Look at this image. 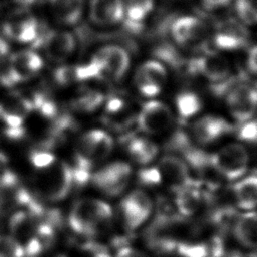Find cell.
<instances>
[{"label": "cell", "mask_w": 257, "mask_h": 257, "mask_svg": "<svg viewBox=\"0 0 257 257\" xmlns=\"http://www.w3.org/2000/svg\"><path fill=\"white\" fill-rule=\"evenodd\" d=\"M236 240L244 247L257 250V212L249 211L240 215L233 228Z\"/></svg>", "instance_id": "obj_23"}, {"label": "cell", "mask_w": 257, "mask_h": 257, "mask_svg": "<svg viewBox=\"0 0 257 257\" xmlns=\"http://www.w3.org/2000/svg\"><path fill=\"white\" fill-rule=\"evenodd\" d=\"M250 31L246 24L238 18L227 17L216 23L213 41L222 50H239L246 47L250 41Z\"/></svg>", "instance_id": "obj_11"}, {"label": "cell", "mask_w": 257, "mask_h": 257, "mask_svg": "<svg viewBox=\"0 0 257 257\" xmlns=\"http://www.w3.org/2000/svg\"><path fill=\"white\" fill-rule=\"evenodd\" d=\"M81 254L82 257H111L106 248L97 243H87L83 245Z\"/></svg>", "instance_id": "obj_34"}, {"label": "cell", "mask_w": 257, "mask_h": 257, "mask_svg": "<svg viewBox=\"0 0 257 257\" xmlns=\"http://www.w3.org/2000/svg\"><path fill=\"white\" fill-rule=\"evenodd\" d=\"M112 216V210L108 204L98 199L85 198L78 200L72 206L68 223L77 234L91 236L97 233Z\"/></svg>", "instance_id": "obj_1"}, {"label": "cell", "mask_w": 257, "mask_h": 257, "mask_svg": "<svg viewBox=\"0 0 257 257\" xmlns=\"http://www.w3.org/2000/svg\"><path fill=\"white\" fill-rule=\"evenodd\" d=\"M124 4L122 0H91L89 18L97 26H112L123 20Z\"/></svg>", "instance_id": "obj_19"}, {"label": "cell", "mask_w": 257, "mask_h": 257, "mask_svg": "<svg viewBox=\"0 0 257 257\" xmlns=\"http://www.w3.org/2000/svg\"><path fill=\"white\" fill-rule=\"evenodd\" d=\"M157 169L162 181H166L174 191H177L192 180L186 162L178 156L168 155L163 157Z\"/></svg>", "instance_id": "obj_18"}, {"label": "cell", "mask_w": 257, "mask_h": 257, "mask_svg": "<svg viewBox=\"0 0 257 257\" xmlns=\"http://www.w3.org/2000/svg\"><path fill=\"white\" fill-rule=\"evenodd\" d=\"M176 192V204L179 212L186 217L195 215L204 203V193L199 184L191 180Z\"/></svg>", "instance_id": "obj_21"}, {"label": "cell", "mask_w": 257, "mask_h": 257, "mask_svg": "<svg viewBox=\"0 0 257 257\" xmlns=\"http://www.w3.org/2000/svg\"><path fill=\"white\" fill-rule=\"evenodd\" d=\"M210 157L217 175L226 180H239L248 170L249 154L241 144H228Z\"/></svg>", "instance_id": "obj_3"}, {"label": "cell", "mask_w": 257, "mask_h": 257, "mask_svg": "<svg viewBox=\"0 0 257 257\" xmlns=\"http://www.w3.org/2000/svg\"><path fill=\"white\" fill-rule=\"evenodd\" d=\"M56 19L66 25L77 23L82 15L84 0H48Z\"/></svg>", "instance_id": "obj_25"}, {"label": "cell", "mask_w": 257, "mask_h": 257, "mask_svg": "<svg viewBox=\"0 0 257 257\" xmlns=\"http://www.w3.org/2000/svg\"><path fill=\"white\" fill-rule=\"evenodd\" d=\"M18 179L9 166L7 157L0 152V189H13Z\"/></svg>", "instance_id": "obj_31"}, {"label": "cell", "mask_w": 257, "mask_h": 257, "mask_svg": "<svg viewBox=\"0 0 257 257\" xmlns=\"http://www.w3.org/2000/svg\"><path fill=\"white\" fill-rule=\"evenodd\" d=\"M232 125L219 115L207 114L197 118L191 127V134L195 142L202 146L214 144L230 134Z\"/></svg>", "instance_id": "obj_17"}, {"label": "cell", "mask_w": 257, "mask_h": 257, "mask_svg": "<svg viewBox=\"0 0 257 257\" xmlns=\"http://www.w3.org/2000/svg\"><path fill=\"white\" fill-rule=\"evenodd\" d=\"M1 207H2V200L0 198V211H1Z\"/></svg>", "instance_id": "obj_40"}, {"label": "cell", "mask_w": 257, "mask_h": 257, "mask_svg": "<svg viewBox=\"0 0 257 257\" xmlns=\"http://www.w3.org/2000/svg\"><path fill=\"white\" fill-rule=\"evenodd\" d=\"M113 149L112 138L104 131L92 130L85 133L77 144L75 165L91 170L108 157Z\"/></svg>", "instance_id": "obj_4"}, {"label": "cell", "mask_w": 257, "mask_h": 257, "mask_svg": "<svg viewBox=\"0 0 257 257\" xmlns=\"http://www.w3.org/2000/svg\"><path fill=\"white\" fill-rule=\"evenodd\" d=\"M153 203L150 196L141 190L130 193L120 203V212L125 227L136 230L150 217Z\"/></svg>", "instance_id": "obj_15"}, {"label": "cell", "mask_w": 257, "mask_h": 257, "mask_svg": "<svg viewBox=\"0 0 257 257\" xmlns=\"http://www.w3.org/2000/svg\"><path fill=\"white\" fill-rule=\"evenodd\" d=\"M231 0H203L204 10L207 12H214L226 8Z\"/></svg>", "instance_id": "obj_36"}, {"label": "cell", "mask_w": 257, "mask_h": 257, "mask_svg": "<svg viewBox=\"0 0 257 257\" xmlns=\"http://www.w3.org/2000/svg\"><path fill=\"white\" fill-rule=\"evenodd\" d=\"M167 69L158 60H148L139 66L135 75V83L139 91L146 97H155L167 82Z\"/></svg>", "instance_id": "obj_14"}, {"label": "cell", "mask_w": 257, "mask_h": 257, "mask_svg": "<svg viewBox=\"0 0 257 257\" xmlns=\"http://www.w3.org/2000/svg\"><path fill=\"white\" fill-rule=\"evenodd\" d=\"M32 45L35 48H42L49 60L62 62L74 52L76 40L69 31L52 30L41 26Z\"/></svg>", "instance_id": "obj_7"}, {"label": "cell", "mask_w": 257, "mask_h": 257, "mask_svg": "<svg viewBox=\"0 0 257 257\" xmlns=\"http://www.w3.org/2000/svg\"><path fill=\"white\" fill-rule=\"evenodd\" d=\"M43 66V60L35 51L20 50L13 53L1 66L0 80L4 85L27 80Z\"/></svg>", "instance_id": "obj_5"}, {"label": "cell", "mask_w": 257, "mask_h": 257, "mask_svg": "<svg viewBox=\"0 0 257 257\" xmlns=\"http://www.w3.org/2000/svg\"><path fill=\"white\" fill-rule=\"evenodd\" d=\"M0 257H25L22 246L11 236H0Z\"/></svg>", "instance_id": "obj_32"}, {"label": "cell", "mask_w": 257, "mask_h": 257, "mask_svg": "<svg viewBox=\"0 0 257 257\" xmlns=\"http://www.w3.org/2000/svg\"><path fill=\"white\" fill-rule=\"evenodd\" d=\"M55 257H65V256H63V255H58V256H55Z\"/></svg>", "instance_id": "obj_41"}, {"label": "cell", "mask_w": 257, "mask_h": 257, "mask_svg": "<svg viewBox=\"0 0 257 257\" xmlns=\"http://www.w3.org/2000/svg\"><path fill=\"white\" fill-rule=\"evenodd\" d=\"M31 164L38 170H43L50 167L56 162L54 155L48 151V148L42 147L31 151L29 155Z\"/></svg>", "instance_id": "obj_30"}, {"label": "cell", "mask_w": 257, "mask_h": 257, "mask_svg": "<svg viewBox=\"0 0 257 257\" xmlns=\"http://www.w3.org/2000/svg\"><path fill=\"white\" fill-rule=\"evenodd\" d=\"M41 25L37 19L25 10L12 13L3 23V34L17 42L33 43L37 38Z\"/></svg>", "instance_id": "obj_16"}, {"label": "cell", "mask_w": 257, "mask_h": 257, "mask_svg": "<svg viewBox=\"0 0 257 257\" xmlns=\"http://www.w3.org/2000/svg\"><path fill=\"white\" fill-rule=\"evenodd\" d=\"M189 69L212 82L225 81L231 74V63L223 55L205 51L189 63Z\"/></svg>", "instance_id": "obj_13"}, {"label": "cell", "mask_w": 257, "mask_h": 257, "mask_svg": "<svg viewBox=\"0 0 257 257\" xmlns=\"http://www.w3.org/2000/svg\"><path fill=\"white\" fill-rule=\"evenodd\" d=\"M176 105L179 114L184 118H189L199 112L202 103L201 99L196 93L185 91L177 96Z\"/></svg>", "instance_id": "obj_27"}, {"label": "cell", "mask_w": 257, "mask_h": 257, "mask_svg": "<svg viewBox=\"0 0 257 257\" xmlns=\"http://www.w3.org/2000/svg\"><path fill=\"white\" fill-rule=\"evenodd\" d=\"M103 101V96L100 92L88 90L81 93L73 100V106L80 111H93L98 108Z\"/></svg>", "instance_id": "obj_28"}, {"label": "cell", "mask_w": 257, "mask_h": 257, "mask_svg": "<svg viewBox=\"0 0 257 257\" xmlns=\"http://www.w3.org/2000/svg\"><path fill=\"white\" fill-rule=\"evenodd\" d=\"M14 1L21 6H29L34 2H36V0H14Z\"/></svg>", "instance_id": "obj_39"}, {"label": "cell", "mask_w": 257, "mask_h": 257, "mask_svg": "<svg viewBox=\"0 0 257 257\" xmlns=\"http://www.w3.org/2000/svg\"><path fill=\"white\" fill-rule=\"evenodd\" d=\"M131 178V166L124 162H114L95 172L90 180L102 193L114 197L126 189Z\"/></svg>", "instance_id": "obj_10"}, {"label": "cell", "mask_w": 257, "mask_h": 257, "mask_svg": "<svg viewBox=\"0 0 257 257\" xmlns=\"http://www.w3.org/2000/svg\"><path fill=\"white\" fill-rule=\"evenodd\" d=\"M54 79L60 85H68L78 81L77 65H64L54 71Z\"/></svg>", "instance_id": "obj_33"}, {"label": "cell", "mask_w": 257, "mask_h": 257, "mask_svg": "<svg viewBox=\"0 0 257 257\" xmlns=\"http://www.w3.org/2000/svg\"><path fill=\"white\" fill-rule=\"evenodd\" d=\"M139 179L143 184H146V185H156L162 182V179L157 167L149 168L141 171L139 174Z\"/></svg>", "instance_id": "obj_35"}, {"label": "cell", "mask_w": 257, "mask_h": 257, "mask_svg": "<svg viewBox=\"0 0 257 257\" xmlns=\"http://www.w3.org/2000/svg\"><path fill=\"white\" fill-rule=\"evenodd\" d=\"M98 65L101 77L111 80H119L126 73L130 67V55L127 51L115 44L105 45L98 49L92 56Z\"/></svg>", "instance_id": "obj_12"}, {"label": "cell", "mask_w": 257, "mask_h": 257, "mask_svg": "<svg viewBox=\"0 0 257 257\" xmlns=\"http://www.w3.org/2000/svg\"><path fill=\"white\" fill-rule=\"evenodd\" d=\"M39 221L28 211L14 213L9 222L11 237L24 248L26 244L36 235Z\"/></svg>", "instance_id": "obj_22"}, {"label": "cell", "mask_w": 257, "mask_h": 257, "mask_svg": "<svg viewBox=\"0 0 257 257\" xmlns=\"http://www.w3.org/2000/svg\"><path fill=\"white\" fill-rule=\"evenodd\" d=\"M133 160L141 165H148L155 160L159 153V147L147 138H135L127 146Z\"/></svg>", "instance_id": "obj_26"}, {"label": "cell", "mask_w": 257, "mask_h": 257, "mask_svg": "<svg viewBox=\"0 0 257 257\" xmlns=\"http://www.w3.org/2000/svg\"><path fill=\"white\" fill-rule=\"evenodd\" d=\"M246 63H247L248 69L252 73L257 74V45H254L249 49Z\"/></svg>", "instance_id": "obj_37"}, {"label": "cell", "mask_w": 257, "mask_h": 257, "mask_svg": "<svg viewBox=\"0 0 257 257\" xmlns=\"http://www.w3.org/2000/svg\"><path fill=\"white\" fill-rule=\"evenodd\" d=\"M173 39L177 44L189 49H203L209 38V28L201 18L186 15L170 24Z\"/></svg>", "instance_id": "obj_6"}, {"label": "cell", "mask_w": 257, "mask_h": 257, "mask_svg": "<svg viewBox=\"0 0 257 257\" xmlns=\"http://www.w3.org/2000/svg\"><path fill=\"white\" fill-rule=\"evenodd\" d=\"M123 24L125 29L137 34L143 30L144 22L154 8V0H125Z\"/></svg>", "instance_id": "obj_20"}, {"label": "cell", "mask_w": 257, "mask_h": 257, "mask_svg": "<svg viewBox=\"0 0 257 257\" xmlns=\"http://www.w3.org/2000/svg\"><path fill=\"white\" fill-rule=\"evenodd\" d=\"M114 257H148L142 251L132 248V247H124L118 250Z\"/></svg>", "instance_id": "obj_38"}, {"label": "cell", "mask_w": 257, "mask_h": 257, "mask_svg": "<svg viewBox=\"0 0 257 257\" xmlns=\"http://www.w3.org/2000/svg\"><path fill=\"white\" fill-rule=\"evenodd\" d=\"M235 10L244 24H257V0H235Z\"/></svg>", "instance_id": "obj_29"}, {"label": "cell", "mask_w": 257, "mask_h": 257, "mask_svg": "<svg viewBox=\"0 0 257 257\" xmlns=\"http://www.w3.org/2000/svg\"><path fill=\"white\" fill-rule=\"evenodd\" d=\"M137 123L140 130L148 135H162L173 126L174 113L163 101L151 99L143 104L137 116Z\"/></svg>", "instance_id": "obj_9"}, {"label": "cell", "mask_w": 257, "mask_h": 257, "mask_svg": "<svg viewBox=\"0 0 257 257\" xmlns=\"http://www.w3.org/2000/svg\"><path fill=\"white\" fill-rule=\"evenodd\" d=\"M35 180L37 192L51 202L63 200L73 185L71 167L64 162H55L50 167L40 170Z\"/></svg>", "instance_id": "obj_2"}, {"label": "cell", "mask_w": 257, "mask_h": 257, "mask_svg": "<svg viewBox=\"0 0 257 257\" xmlns=\"http://www.w3.org/2000/svg\"><path fill=\"white\" fill-rule=\"evenodd\" d=\"M233 196L239 208L252 211L257 208V175L239 179L233 186Z\"/></svg>", "instance_id": "obj_24"}, {"label": "cell", "mask_w": 257, "mask_h": 257, "mask_svg": "<svg viewBox=\"0 0 257 257\" xmlns=\"http://www.w3.org/2000/svg\"><path fill=\"white\" fill-rule=\"evenodd\" d=\"M226 103L238 122H247L257 112V88L245 82H236L226 90Z\"/></svg>", "instance_id": "obj_8"}]
</instances>
